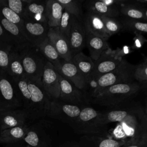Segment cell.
<instances>
[{
  "instance_id": "e575fe53",
  "label": "cell",
  "mask_w": 147,
  "mask_h": 147,
  "mask_svg": "<svg viewBox=\"0 0 147 147\" xmlns=\"http://www.w3.org/2000/svg\"><path fill=\"white\" fill-rule=\"evenodd\" d=\"M31 1L32 0H0V2L22 18L26 5L30 3Z\"/></svg>"
},
{
  "instance_id": "5b68a950",
  "label": "cell",
  "mask_w": 147,
  "mask_h": 147,
  "mask_svg": "<svg viewBox=\"0 0 147 147\" xmlns=\"http://www.w3.org/2000/svg\"><path fill=\"white\" fill-rule=\"evenodd\" d=\"M17 47L20 52L25 76L30 79L41 80L47 60L38 49L29 44Z\"/></svg>"
},
{
  "instance_id": "ab89813d",
  "label": "cell",
  "mask_w": 147,
  "mask_h": 147,
  "mask_svg": "<svg viewBox=\"0 0 147 147\" xmlns=\"http://www.w3.org/2000/svg\"><path fill=\"white\" fill-rule=\"evenodd\" d=\"M0 41L7 42L8 44L14 45V44L11 39L10 38L8 34L6 33V32L5 31V30L4 29V28H3L1 23H0Z\"/></svg>"
},
{
  "instance_id": "8d00e7d4",
  "label": "cell",
  "mask_w": 147,
  "mask_h": 147,
  "mask_svg": "<svg viewBox=\"0 0 147 147\" xmlns=\"http://www.w3.org/2000/svg\"><path fill=\"white\" fill-rule=\"evenodd\" d=\"M72 15L64 9L58 27L61 33L63 34L68 40L72 25Z\"/></svg>"
},
{
  "instance_id": "6da1fadb",
  "label": "cell",
  "mask_w": 147,
  "mask_h": 147,
  "mask_svg": "<svg viewBox=\"0 0 147 147\" xmlns=\"http://www.w3.org/2000/svg\"><path fill=\"white\" fill-rule=\"evenodd\" d=\"M136 66V65L131 64L123 59L121 65L116 69L87 83L84 92V94L87 90L88 95L86 98H90V100L113 85L134 82V73Z\"/></svg>"
},
{
  "instance_id": "3957f363",
  "label": "cell",
  "mask_w": 147,
  "mask_h": 147,
  "mask_svg": "<svg viewBox=\"0 0 147 147\" xmlns=\"http://www.w3.org/2000/svg\"><path fill=\"white\" fill-rule=\"evenodd\" d=\"M102 112L91 107H83L79 115L71 127L78 134L104 135L107 126L102 124Z\"/></svg>"
},
{
  "instance_id": "1f68e13d",
  "label": "cell",
  "mask_w": 147,
  "mask_h": 147,
  "mask_svg": "<svg viewBox=\"0 0 147 147\" xmlns=\"http://www.w3.org/2000/svg\"><path fill=\"white\" fill-rule=\"evenodd\" d=\"M120 20L123 25V30L134 33H147L146 22L124 17Z\"/></svg>"
},
{
  "instance_id": "d4e9b609",
  "label": "cell",
  "mask_w": 147,
  "mask_h": 147,
  "mask_svg": "<svg viewBox=\"0 0 147 147\" xmlns=\"http://www.w3.org/2000/svg\"><path fill=\"white\" fill-rule=\"evenodd\" d=\"M64 9L57 0H47L45 17L49 28L59 27Z\"/></svg>"
},
{
  "instance_id": "d6a6232c",
  "label": "cell",
  "mask_w": 147,
  "mask_h": 147,
  "mask_svg": "<svg viewBox=\"0 0 147 147\" xmlns=\"http://www.w3.org/2000/svg\"><path fill=\"white\" fill-rule=\"evenodd\" d=\"M100 16L103 22L106 30L110 37L123 30V25L120 19L101 15Z\"/></svg>"
},
{
  "instance_id": "ac0fdd59",
  "label": "cell",
  "mask_w": 147,
  "mask_h": 147,
  "mask_svg": "<svg viewBox=\"0 0 147 147\" xmlns=\"http://www.w3.org/2000/svg\"><path fill=\"white\" fill-rule=\"evenodd\" d=\"M22 142L32 147H50L51 139L41 127L29 126Z\"/></svg>"
},
{
  "instance_id": "9a60e30c",
  "label": "cell",
  "mask_w": 147,
  "mask_h": 147,
  "mask_svg": "<svg viewBox=\"0 0 147 147\" xmlns=\"http://www.w3.org/2000/svg\"><path fill=\"white\" fill-rule=\"evenodd\" d=\"M47 37L60 57L63 60L72 62V56L68 40L61 33L59 28H49Z\"/></svg>"
},
{
  "instance_id": "7a4b0ae2",
  "label": "cell",
  "mask_w": 147,
  "mask_h": 147,
  "mask_svg": "<svg viewBox=\"0 0 147 147\" xmlns=\"http://www.w3.org/2000/svg\"><path fill=\"white\" fill-rule=\"evenodd\" d=\"M140 91L141 88L138 82L119 83L106 88L90 101L100 106H114L136 95Z\"/></svg>"
},
{
  "instance_id": "5bb4252c",
  "label": "cell",
  "mask_w": 147,
  "mask_h": 147,
  "mask_svg": "<svg viewBox=\"0 0 147 147\" xmlns=\"http://www.w3.org/2000/svg\"><path fill=\"white\" fill-rule=\"evenodd\" d=\"M78 142L80 147H121L126 142L103 134H87Z\"/></svg>"
},
{
  "instance_id": "7c38bea8",
  "label": "cell",
  "mask_w": 147,
  "mask_h": 147,
  "mask_svg": "<svg viewBox=\"0 0 147 147\" xmlns=\"http://www.w3.org/2000/svg\"><path fill=\"white\" fill-rule=\"evenodd\" d=\"M72 56L82 52L86 46V33L82 22L72 16V25L68 38Z\"/></svg>"
},
{
  "instance_id": "bcb514c9",
  "label": "cell",
  "mask_w": 147,
  "mask_h": 147,
  "mask_svg": "<svg viewBox=\"0 0 147 147\" xmlns=\"http://www.w3.org/2000/svg\"><path fill=\"white\" fill-rule=\"evenodd\" d=\"M144 14L145 17V22H147V8L145 9L144 10Z\"/></svg>"
},
{
  "instance_id": "f1b7e54d",
  "label": "cell",
  "mask_w": 147,
  "mask_h": 147,
  "mask_svg": "<svg viewBox=\"0 0 147 147\" xmlns=\"http://www.w3.org/2000/svg\"><path fill=\"white\" fill-rule=\"evenodd\" d=\"M144 10L145 8L134 5L131 1L127 0L119 9L121 16L129 19L142 20L145 22Z\"/></svg>"
},
{
  "instance_id": "e0dca14e",
  "label": "cell",
  "mask_w": 147,
  "mask_h": 147,
  "mask_svg": "<svg viewBox=\"0 0 147 147\" xmlns=\"http://www.w3.org/2000/svg\"><path fill=\"white\" fill-rule=\"evenodd\" d=\"M82 23L86 30L94 35L107 41L110 36L107 34L103 22L100 16L92 11H86L84 13Z\"/></svg>"
},
{
  "instance_id": "836d02e7",
  "label": "cell",
  "mask_w": 147,
  "mask_h": 147,
  "mask_svg": "<svg viewBox=\"0 0 147 147\" xmlns=\"http://www.w3.org/2000/svg\"><path fill=\"white\" fill-rule=\"evenodd\" d=\"M14 47L7 42L0 41V71H6L10 53Z\"/></svg>"
},
{
  "instance_id": "b9f144b4",
  "label": "cell",
  "mask_w": 147,
  "mask_h": 147,
  "mask_svg": "<svg viewBox=\"0 0 147 147\" xmlns=\"http://www.w3.org/2000/svg\"><path fill=\"white\" fill-rule=\"evenodd\" d=\"M64 147H80L79 142H70L64 145Z\"/></svg>"
},
{
  "instance_id": "2e32d148",
  "label": "cell",
  "mask_w": 147,
  "mask_h": 147,
  "mask_svg": "<svg viewBox=\"0 0 147 147\" xmlns=\"http://www.w3.org/2000/svg\"><path fill=\"white\" fill-rule=\"evenodd\" d=\"M57 71L63 77L72 83L78 89L84 92L86 87V80L72 62L63 60L61 66Z\"/></svg>"
},
{
  "instance_id": "7402d4cb",
  "label": "cell",
  "mask_w": 147,
  "mask_h": 147,
  "mask_svg": "<svg viewBox=\"0 0 147 147\" xmlns=\"http://www.w3.org/2000/svg\"><path fill=\"white\" fill-rule=\"evenodd\" d=\"M29 127V125L25 124L0 131V143L9 144L22 142Z\"/></svg>"
},
{
  "instance_id": "4316f807",
  "label": "cell",
  "mask_w": 147,
  "mask_h": 147,
  "mask_svg": "<svg viewBox=\"0 0 147 147\" xmlns=\"http://www.w3.org/2000/svg\"><path fill=\"white\" fill-rule=\"evenodd\" d=\"M72 62L80 71L84 78L87 84L92 74L94 67V61L90 57L80 52L72 56Z\"/></svg>"
},
{
  "instance_id": "52a82bcc",
  "label": "cell",
  "mask_w": 147,
  "mask_h": 147,
  "mask_svg": "<svg viewBox=\"0 0 147 147\" xmlns=\"http://www.w3.org/2000/svg\"><path fill=\"white\" fill-rule=\"evenodd\" d=\"M123 60L122 50L119 49L112 50L109 48L103 52L98 59L94 62L92 74L89 82L114 71L121 65Z\"/></svg>"
},
{
  "instance_id": "4dcf8cb0",
  "label": "cell",
  "mask_w": 147,
  "mask_h": 147,
  "mask_svg": "<svg viewBox=\"0 0 147 147\" xmlns=\"http://www.w3.org/2000/svg\"><path fill=\"white\" fill-rule=\"evenodd\" d=\"M63 9L71 15L82 22L84 13L83 11V1L77 0H57Z\"/></svg>"
},
{
  "instance_id": "60d3db41",
  "label": "cell",
  "mask_w": 147,
  "mask_h": 147,
  "mask_svg": "<svg viewBox=\"0 0 147 147\" xmlns=\"http://www.w3.org/2000/svg\"><path fill=\"white\" fill-rule=\"evenodd\" d=\"M121 147H147V142L142 141H129L126 142Z\"/></svg>"
},
{
  "instance_id": "8fae6325",
  "label": "cell",
  "mask_w": 147,
  "mask_h": 147,
  "mask_svg": "<svg viewBox=\"0 0 147 147\" xmlns=\"http://www.w3.org/2000/svg\"><path fill=\"white\" fill-rule=\"evenodd\" d=\"M28 113L22 108L0 111V131L28 124Z\"/></svg>"
},
{
  "instance_id": "277c9868",
  "label": "cell",
  "mask_w": 147,
  "mask_h": 147,
  "mask_svg": "<svg viewBox=\"0 0 147 147\" xmlns=\"http://www.w3.org/2000/svg\"><path fill=\"white\" fill-rule=\"evenodd\" d=\"M26 77L31 94L29 121H34L48 116L52 99L44 90L41 80Z\"/></svg>"
},
{
  "instance_id": "44dd1931",
  "label": "cell",
  "mask_w": 147,
  "mask_h": 147,
  "mask_svg": "<svg viewBox=\"0 0 147 147\" xmlns=\"http://www.w3.org/2000/svg\"><path fill=\"white\" fill-rule=\"evenodd\" d=\"M45 6L46 1L32 0L30 3L26 5L22 18H27L39 22L47 23L45 14Z\"/></svg>"
},
{
  "instance_id": "cb8c5ba5",
  "label": "cell",
  "mask_w": 147,
  "mask_h": 147,
  "mask_svg": "<svg viewBox=\"0 0 147 147\" xmlns=\"http://www.w3.org/2000/svg\"><path fill=\"white\" fill-rule=\"evenodd\" d=\"M142 108L139 106H132L122 109L112 110L102 113V122L104 126L113 122H121L129 115L139 111Z\"/></svg>"
},
{
  "instance_id": "c3c4849f",
  "label": "cell",
  "mask_w": 147,
  "mask_h": 147,
  "mask_svg": "<svg viewBox=\"0 0 147 147\" xmlns=\"http://www.w3.org/2000/svg\"><path fill=\"white\" fill-rule=\"evenodd\" d=\"M144 61H145L146 62H147V57H146L145 58V60H144Z\"/></svg>"
},
{
  "instance_id": "ffe728a7",
  "label": "cell",
  "mask_w": 147,
  "mask_h": 147,
  "mask_svg": "<svg viewBox=\"0 0 147 147\" xmlns=\"http://www.w3.org/2000/svg\"><path fill=\"white\" fill-rule=\"evenodd\" d=\"M0 23L11 39L14 47L29 44L23 29L19 25L9 21L1 16Z\"/></svg>"
},
{
  "instance_id": "f6af8a7d",
  "label": "cell",
  "mask_w": 147,
  "mask_h": 147,
  "mask_svg": "<svg viewBox=\"0 0 147 147\" xmlns=\"http://www.w3.org/2000/svg\"><path fill=\"white\" fill-rule=\"evenodd\" d=\"M144 112L146 115H147V98L145 99V108H144Z\"/></svg>"
},
{
  "instance_id": "4fadbf2b",
  "label": "cell",
  "mask_w": 147,
  "mask_h": 147,
  "mask_svg": "<svg viewBox=\"0 0 147 147\" xmlns=\"http://www.w3.org/2000/svg\"><path fill=\"white\" fill-rule=\"evenodd\" d=\"M59 79L60 88L59 100L76 105L85 102L86 99L82 91L59 74Z\"/></svg>"
},
{
  "instance_id": "ee69618b",
  "label": "cell",
  "mask_w": 147,
  "mask_h": 147,
  "mask_svg": "<svg viewBox=\"0 0 147 147\" xmlns=\"http://www.w3.org/2000/svg\"><path fill=\"white\" fill-rule=\"evenodd\" d=\"M18 143H16V144H7V145L6 146V147H24L22 146L21 145H17Z\"/></svg>"
},
{
  "instance_id": "7bdbcfd3",
  "label": "cell",
  "mask_w": 147,
  "mask_h": 147,
  "mask_svg": "<svg viewBox=\"0 0 147 147\" xmlns=\"http://www.w3.org/2000/svg\"><path fill=\"white\" fill-rule=\"evenodd\" d=\"M141 90L144 91L146 94H147V81L140 83Z\"/></svg>"
},
{
  "instance_id": "83f0119b",
  "label": "cell",
  "mask_w": 147,
  "mask_h": 147,
  "mask_svg": "<svg viewBox=\"0 0 147 147\" xmlns=\"http://www.w3.org/2000/svg\"><path fill=\"white\" fill-rule=\"evenodd\" d=\"M6 72L13 79H20L25 76L20 52L17 47H14L11 51Z\"/></svg>"
},
{
  "instance_id": "f35d334b",
  "label": "cell",
  "mask_w": 147,
  "mask_h": 147,
  "mask_svg": "<svg viewBox=\"0 0 147 147\" xmlns=\"http://www.w3.org/2000/svg\"><path fill=\"white\" fill-rule=\"evenodd\" d=\"M139 138L140 141L147 142V115L145 114L141 121Z\"/></svg>"
},
{
  "instance_id": "d6986e66",
  "label": "cell",
  "mask_w": 147,
  "mask_h": 147,
  "mask_svg": "<svg viewBox=\"0 0 147 147\" xmlns=\"http://www.w3.org/2000/svg\"><path fill=\"white\" fill-rule=\"evenodd\" d=\"M85 30L86 33V46L88 49L90 57L95 62L98 59L103 52L110 47L107 41L94 35L86 29Z\"/></svg>"
},
{
  "instance_id": "7dc6e473",
  "label": "cell",
  "mask_w": 147,
  "mask_h": 147,
  "mask_svg": "<svg viewBox=\"0 0 147 147\" xmlns=\"http://www.w3.org/2000/svg\"><path fill=\"white\" fill-rule=\"evenodd\" d=\"M24 147H32V146H29V145H25L24 146Z\"/></svg>"
},
{
  "instance_id": "f546056e",
  "label": "cell",
  "mask_w": 147,
  "mask_h": 147,
  "mask_svg": "<svg viewBox=\"0 0 147 147\" xmlns=\"http://www.w3.org/2000/svg\"><path fill=\"white\" fill-rule=\"evenodd\" d=\"M20 95L22 101V109H24L28 114L30 111L31 94L28 87V81L26 76L17 79H14Z\"/></svg>"
},
{
  "instance_id": "d590c367",
  "label": "cell",
  "mask_w": 147,
  "mask_h": 147,
  "mask_svg": "<svg viewBox=\"0 0 147 147\" xmlns=\"http://www.w3.org/2000/svg\"><path fill=\"white\" fill-rule=\"evenodd\" d=\"M0 16L10 22L19 25L22 29L23 18L10 9L0 2Z\"/></svg>"
},
{
  "instance_id": "603a6c76",
  "label": "cell",
  "mask_w": 147,
  "mask_h": 147,
  "mask_svg": "<svg viewBox=\"0 0 147 147\" xmlns=\"http://www.w3.org/2000/svg\"><path fill=\"white\" fill-rule=\"evenodd\" d=\"M45 59L52 64L58 71L61 66L63 59L52 44L48 37L36 47Z\"/></svg>"
},
{
  "instance_id": "9c48e42d",
  "label": "cell",
  "mask_w": 147,
  "mask_h": 147,
  "mask_svg": "<svg viewBox=\"0 0 147 147\" xmlns=\"http://www.w3.org/2000/svg\"><path fill=\"white\" fill-rule=\"evenodd\" d=\"M41 84L47 94L53 99H59L60 94L59 73L49 62H46L41 76Z\"/></svg>"
},
{
  "instance_id": "ba28073f",
  "label": "cell",
  "mask_w": 147,
  "mask_h": 147,
  "mask_svg": "<svg viewBox=\"0 0 147 147\" xmlns=\"http://www.w3.org/2000/svg\"><path fill=\"white\" fill-rule=\"evenodd\" d=\"M82 108L79 105L68 103L59 99L51 100L48 117L60 120L70 126L79 115Z\"/></svg>"
},
{
  "instance_id": "8992f818",
  "label": "cell",
  "mask_w": 147,
  "mask_h": 147,
  "mask_svg": "<svg viewBox=\"0 0 147 147\" xmlns=\"http://www.w3.org/2000/svg\"><path fill=\"white\" fill-rule=\"evenodd\" d=\"M22 108L14 80L6 72L0 71V111Z\"/></svg>"
},
{
  "instance_id": "74e56055",
  "label": "cell",
  "mask_w": 147,
  "mask_h": 147,
  "mask_svg": "<svg viewBox=\"0 0 147 147\" xmlns=\"http://www.w3.org/2000/svg\"><path fill=\"white\" fill-rule=\"evenodd\" d=\"M134 79L138 83L147 81V62L144 61L136 65L134 73Z\"/></svg>"
},
{
  "instance_id": "30bf717a",
  "label": "cell",
  "mask_w": 147,
  "mask_h": 147,
  "mask_svg": "<svg viewBox=\"0 0 147 147\" xmlns=\"http://www.w3.org/2000/svg\"><path fill=\"white\" fill-rule=\"evenodd\" d=\"M23 31L30 45L37 47L47 37L49 29L47 23L23 18Z\"/></svg>"
},
{
  "instance_id": "484cf974",
  "label": "cell",
  "mask_w": 147,
  "mask_h": 147,
  "mask_svg": "<svg viewBox=\"0 0 147 147\" xmlns=\"http://www.w3.org/2000/svg\"><path fill=\"white\" fill-rule=\"evenodd\" d=\"M83 6L86 11H92L99 15L115 18H118L121 16L118 8L108 6L101 0L87 1L83 5Z\"/></svg>"
}]
</instances>
